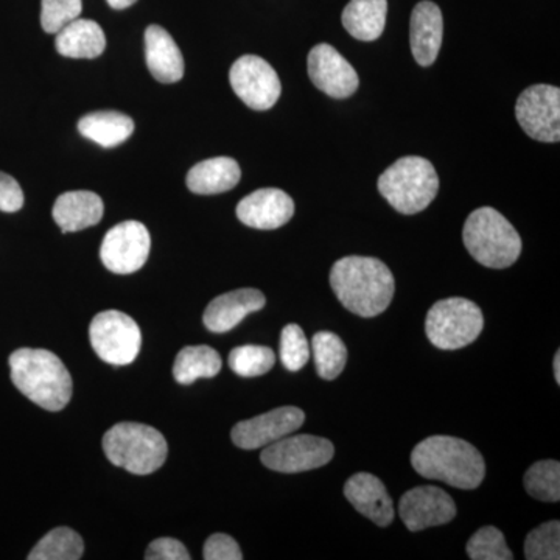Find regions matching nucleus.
<instances>
[{
  "label": "nucleus",
  "instance_id": "c756f323",
  "mask_svg": "<svg viewBox=\"0 0 560 560\" xmlns=\"http://www.w3.org/2000/svg\"><path fill=\"white\" fill-rule=\"evenodd\" d=\"M275 363V350L265 346H241L230 353L231 370L243 378L260 377L270 372Z\"/></svg>",
  "mask_w": 560,
  "mask_h": 560
},
{
  "label": "nucleus",
  "instance_id": "412c9836",
  "mask_svg": "<svg viewBox=\"0 0 560 560\" xmlns=\"http://www.w3.org/2000/svg\"><path fill=\"white\" fill-rule=\"evenodd\" d=\"M145 60L151 75L161 83H176L184 77V58L171 33L160 25L145 31Z\"/></svg>",
  "mask_w": 560,
  "mask_h": 560
},
{
  "label": "nucleus",
  "instance_id": "5701e85b",
  "mask_svg": "<svg viewBox=\"0 0 560 560\" xmlns=\"http://www.w3.org/2000/svg\"><path fill=\"white\" fill-rule=\"evenodd\" d=\"M55 47L62 57L91 60L105 51V32L97 22L79 18L57 33Z\"/></svg>",
  "mask_w": 560,
  "mask_h": 560
},
{
  "label": "nucleus",
  "instance_id": "2f4dec72",
  "mask_svg": "<svg viewBox=\"0 0 560 560\" xmlns=\"http://www.w3.org/2000/svg\"><path fill=\"white\" fill-rule=\"evenodd\" d=\"M311 342L298 324L283 327L280 335V361L291 372L301 371L311 360Z\"/></svg>",
  "mask_w": 560,
  "mask_h": 560
},
{
  "label": "nucleus",
  "instance_id": "a211bd4d",
  "mask_svg": "<svg viewBox=\"0 0 560 560\" xmlns=\"http://www.w3.org/2000/svg\"><path fill=\"white\" fill-rule=\"evenodd\" d=\"M444 38V20L440 7L430 0H422L411 14L410 43L415 60L429 68L440 55Z\"/></svg>",
  "mask_w": 560,
  "mask_h": 560
},
{
  "label": "nucleus",
  "instance_id": "4c0bfd02",
  "mask_svg": "<svg viewBox=\"0 0 560 560\" xmlns=\"http://www.w3.org/2000/svg\"><path fill=\"white\" fill-rule=\"evenodd\" d=\"M109 3L110 9L125 10L128 7L135 5L138 0H106Z\"/></svg>",
  "mask_w": 560,
  "mask_h": 560
},
{
  "label": "nucleus",
  "instance_id": "39448f33",
  "mask_svg": "<svg viewBox=\"0 0 560 560\" xmlns=\"http://www.w3.org/2000/svg\"><path fill=\"white\" fill-rule=\"evenodd\" d=\"M378 190L397 212L415 215L436 198L440 176L425 158L405 156L382 173Z\"/></svg>",
  "mask_w": 560,
  "mask_h": 560
},
{
  "label": "nucleus",
  "instance_id": "9d476101",
  "mask_svg": "<svg viewBox=\"0 0 560 560\" xmlns=\"http://www.w3.org/2000/svg\"><path fill=\"white\" fill-rule=\"evenodd\" d=\"M515 116L523 131L539 142H559L560 90L550 84H536L523 91L515 105Z\"/></svg>",
  "mask_w": 560,
  "mask_h": 560
},
{
  "label": "nucleus",
  "instance_id": "cd10ccee",
  "mask_svg": "<svg viewBox=\"0 0 560 560\" xmlns=\"http://www.w3.org/2000/svg\"><path fill=\"white\" fill-rule=\"evenodd\" d=\"M84 544L80 534L70 528H55L47 533L33 548L28 560H79Z\"/></svg>",
  "mask_w": 560,
  "mask_h": 560
},
{
  "label": "nucleus",
  "instance_id": "7ed1b4c3",
  "mask_svg": "<svg viewBox=\"0 0 560 560\" xmlns=\"http://www.w3.org/2000/svg\"><path fill=\"white\" fill-rule=\"evenodd\" d=\"M10 371L13 385L44 410L61 411L72 399L70 372L49 350H14L10 355Z\"/></svg>",
  "mask_w": 560,
  "mask_h": 560
},
{
  "label": "nucleus",
  "instance_id": "f257e3e1",
  "mask_svg": "<svg viewBox=\"0 0 560 560\" xmlns=\"http://www.w3.org/2000/svg\"><path fill=\"white\" fill-rule=\"evenodd\" d=\"M330 285L338 301L361 318H374L389 307L394 298V276L382 260L349 256L335 261Z\"/></svg>",
  "mask_w": 560,
  "mask_h": 560
},
{
  "label": "nucleus",
  "instance_id": "6ab92c4d",
  "mask_svg": "<svg viewBox=\"0 0 560 560\" xmlns=\"http://www.w3.org/2000/svg\"><path fill=\"white\" fill-rule=\"evenodd\" d=\"M345 495L361 515L375 525L385 528L393 523V500L385 485L374 475L361 471L350 477L345 486Z\"/></svg>",
  "mask_w": 560,
  "mask_h": 560
},
{
  "label": "nucleus",
  "instance_id": "f03ea898",
  "mask_svg": "<svg viewBox=\"0 0 560 560\" xmlns=\"http://www.w3.org/2000/svg\"><path fill=\"white\" fill-rule=\"evenodd\" d=\"M411 464L423 478L463 490L480 488L486 475L481 453L470 442L452 436H431L419 442L411 453Z\"/></svg>",
  "mask_w": 560,
  "mask_h": 560
},
{
  "label": "nucleus",
  "instance_id": "aec40b11",
  "mask_svg": "<svg viewBox=\"0 0 560 560\" xmlns=\"http://www.w3.org/2000/svg\"><path fill=\"white\" fill-rule=\"evenodd\" d=\"M105 206L97 194L90 190L66 191L55 201V223L65 232H79L101 223Z\"/></svg>",
  "mask_w": 560,
  "mask_h": 560
},
{
  "label": "nucleus",
  "instance_id": "20e7f679",
  "mask_svg": "<svg viewBox=\"0 0 560 560\" xmlns=\"http://www.w3.org/2000/svg\"><path fill=\"white\" fill-rule=\"evenodd\" d=\"M464 246L482 267L503 270L518 260L522 238L499 210L480 208L470 213L463 231Z\"/></svg>",
  "mask_w": 560,
  "mask_h": 560
},
{
  "label": "nucleus",
  "instance_id": "2eb2a0df",
  "mask_svg": "<svg viewBox=\"0 0 560 560\" xmlns=\"http://www.w3.org/2000/svg\"><path fill=\"white\" fill-rule=\"evenodd\" d=\"M308 75L319 91L334 98H348L359 90V75L330 44H318L308 54Z\"/></svg>",
  "mask_w": 560,
  "mask_h": 560
},
{
  "label": "nucleus",
  "instance_id": "393cba45",
  "mask_svg": "<svg viewBox=\"0 0 560 560\" xmlns=\"http://www.w3.org/2000/svg\"><path fill=\"white\" fill-rule=\"evenodd\" d=\"M79 131L103 149H114L131 138L135 121L116 110H98L88 114L79 121Z\"/></svg>",
  "mask_w": 560,
  "mask_h": 560
},
{
  "label": "nucleus",
  "instance_id": "f8f14e48",
  "mask_svg": "<svg viewBox=\"0 0 560 560\" xmlns=\"http://www.w3.org/2000/svg\"><path fill=\"white\" fill-rule=\"evenodd\" d=\"M151 238L145 224L140 221H124L106 232L102 242L101 259L116 275H131L147 264Z\"/></svg>",
  "mask_w": 560,
  "mask_h": 560
},
{
  "label": "nucleus",
  "instance_id": "c85d7f7f",
  "mask_svg": "<svg viewBox=\"0 0 560 560\" xmlns=\"http://www.w3.org/2000/svg\"><path fill=\"white\" fill-rule=\"evenodd\" d=\"M525 489L533 499L558 503L560 500V464L555 459L539 460L525 474Z\"/></svg>",
  "mask_w": 560,
  "mask_h": 560
},
{
  "label": "nucleus",
  "instance_id": "b1692460",
  "mask_svg": "<svg viewBox=\"0 0 560 560\" xmlns=\"http://www.w3.org/2000/svg\"><path fill=\"white\" fill-rule=\"evenodd\" d=\"M388 0H350L342 10L341 22L350 36L371 43L383 35Z\"/></svg>",
  "mask_w": 560,
  "mask_h": 560
},
{
  "label": "nucleus",
  "instance_id": "a878e982",
  "mask_svg": "<svg viewBox=\"0 0 560 560\" xmlns=\"http://www.w3.org/2000/svg\"><path fill=\"white\" fill-rule=\"evenodd\" d=\"M223 366L220 353L209 346H189L180 350L173 364V375L180 385H191L200 378L219 375Z\"/></svg>",
  "mask_w": 560,
  "mask_h": 560
},
{
  "label": "nucleus",
  "instance_id": "1a4fd4ad",
  "mask_svg": "<svg viewBox=\"0 0 560 560\" xmlns=\"http://www.w3.org/2000/svg\"><path fill=\"white\" fill-rule=\"evenodd\" d=\"M334 444L312 434H296L272 442L261 452L260 460L270 470L280 474H301L319 469L334 459Z\"/></svg>",
  "mask_w": 560,
  "mask_h": 560
},
{
  "label": "nucleus",
  "instance_id": "e433bc0d",
  "mask_svg": "<svg viewBox=\"0 0 560 560\" xmlns=\"http://www.w3.org/2000/svg\"><path fill=\"white\" fill-rule=\"evenodd\" d=\"M24 206V191L20 183L7 173L0 172V210L7 213L18 212Z\"/></svg>",
  "mask_w": 560,
  "mask_h": 560
},
{
  "label": "nucleus",
  "instance_id": "f3484780",
  "mask_svg": "<svg viewBox=\"0 0 560 560\" xmlns=\"http://www.w3.org/2000/svg\"><path fill=\"white\" fill-rule=\"evenodd\" d=\"M267 304V298L256 289L230 291L215 298L206 308L205 326L213 334H226L237 327L250 313L259 312Z\"/></svg>",
  "mask_w": 560,
  "mask_h": 560
},
{
  "label": "nucleus",
  "instance_id": "c9c22d12",
  "mask_svg": "<svg viewBox=\"0 0 560 560\" xmlns=\"http://www.w3.org/2000/svg\"><path fill=\"white\" fill-rule=\"evenodd\" d=\"M147 560H189L187 548L179 540L162 537L151 541L145 552Z\"/></svg>",
  "mask_w": 560,
  "mask_h": 560
},
{
  "label": "nucleus",
  "instance_id": "72a5a7b5",
  "mask_svg": "<svg viewBox=\"0 0 560 560\" xmlns=\"http://www.w3.org/2000/svg\"><path fill=\"white\" fill-rule=\"evenodd\" d=\"M81 11V0H43L40 25L44 32L57 35L70 22L79 20Z\"/></svg>",
  "mask_w": 560,
  "mask_h": 560
},
{
  "label": "nucleus",
  "instance_id": "f704fd0d",
  "mask_svg": "<svg viewBox=\"0 0 560 560\" xmlns=\"http://www.w3.org/2000/svg\"><path fill=\"white\" fill-rule=\"evenodd\" d=\"M202 558L206 560H242L243 555L237 541L228 534H213L205 544Z\"/></svg>",
  "mask_w": 560,
  "mask_h": 560
},
{
  "label": "nucleus",
  "instance_id": "4be33fe9",
  "mask_svg": "<svg viewBox=\"0 0 560 560\" xmlns=\"http://www.w3.org/2000/svg\"><path fill=\"white\" fill-rule=\"evenodd\" d=\"M241 165L232 158L220 156L195 165L187 173V187L197 195H217L241 183Z\"/></svg>",
  "mask_w": 560,
  "mask_h": 560
},
{
  "label": "nucleus",
  "instance_id": "0eeeda50",
  "mask_svg": "<svg viewBox=\"0 0 560 560\" xmlns=\"http://www.w3.org/2000/svg\"><path fill=\"white\" fill-rule=\"evenodd\" d=\"M485 318L475 302L448 298L436 302L425 319V334L431 345L442 350L466 348L480 337Z\"/></svg>",
  "mask_w": 560,
  "mask_h": 560
},
{
  "label": "nucleus",
  "instance_id": "58836bf2",
  "mask_svg": "<svg viewBox=\"0 0 560 560\" xmlns=\"http://www.w3.org/2000/svg\"><path fill=\"white\" fill-rule=\"evenodd\" d=\"M552 366H555V378L556 383L560 385V352H556L555 361H552Z\"/></svg>",
  "mask_w": 560,
  "mask_h": 560
},
{
  "label": "nucleus",
  "instance_id": "473e14b6",
  "mask_svg": "<svg viewBox=\"0 0 560 560\" xmlns=\"http://www.w3.org/2000/svg\"><path fill=\"white\" fill-rule=\"evenodd\" d=\"M525 558L528 560L560 559V523L547 522L530 530L525 540Z\"/></svg>",
  "mask_w": 560,
  "mask_h": 560
},
{
  "label": "nucleus",
  "instance_id": "7c9ffc66",
  "mask_svg": "<svg viewBox=\"0 0 560 560\" xmlns=\"http://www.w3.org/2000/svg\"><path fill=\"white\" fill-rule=\"evenodd\" d=\"M466 551L471 560L514 559L503 533L495 526H485V528L478 529L467 541Z\"/></svg>",
  "mask_w": 560,
  "mask_h": 560
},
{
  "label": "nucleus",
  "instance_id": "423d86ee",
  "mask_svg": "<svg viewBox=\"0 0 560 560\" xmlns=\"http://www.w3.org/2000/svg\"><path fill=\"white\" fill-rule=\"evenodd\" d=\"M102 445L114 466L135 475L160 470L168 455L167 441L161 431L143 423H117L106 431Z\"/></svg>",
  "mask_w": 560,
  "mask_h": 560
},
{
  "label": "nucleus",
  "instance_id": "dca6fc26",
  "mask_svg": "<svg viewBox=\"0 0 560 560\" xmlns=\"http://www.w3.org/2000/svg\"><path fill=\"white\" fill-rule=\"evenodd\" d=\"M294 215V202L280 189H260L243 198L237 217L254 230L272 231L289 223Z\"/></svg>",
  "mask_w": 560,
  "mask_h": 560
},
{
  "label": "nucleus",
  "instance_id": "6e6552de",
  "mask_svg": "<svg viewBox=\"0 0 560 560\" xmlns=\"http://www.w3.org/2000/svg\"><path fill=\"white\" fill-rule=\"evenodd\" d=\"M90 340L92 349L105 363L127 366L138 359L142 331L131 316L119 311H106L92 319Z\"/></svg>",
  "mask_w": 560,
  "mask_h": 560
},
{
  "label": "nucleus",
  "instance_id": "bb28decb",
  "mask_svg": "<svg viewBox=\"0 0 560 560\" xmlns=\"http://www.w3.org/2000/svg\"><path fill=\"white\" fill-rule=\"evenodd\" d=\"M316 372L324 381H335L348 363V349L337 334L318 331L311 342Z\"/></svg>",
  "mask_w": 560,
  "mask_h": 560
},
{
  "label": "nucleus",
  "instance_id": "9b49d317",
  "mask_svg": "<svg viewBox=\"0 0 560 560\" xmlns=\"http://www.w3.org/2000/svg\"><path fill=\"white\" fill-rule=\"evenodd\" d=\"M230 81L238 98L254 110L271 109L282 92L278 72L256 55L238 58L232 65Z\"/></svg>",
  "mask_w": 560,
  "mask_h": 560
},
{
  "label": "nucleus",
  "instance_id": "4468645a",
  "mask_svg": "<svg viewBox=\"0 0 560 560\" xmlns=\"http://www.w3.org/2000/svg\"><path fill=\"white\" fill-rule=\"evenodd\" d=\"M401 522L411 533L442 526L456 517V504L447 492L434 486H420L405 492L399 503Z\"/></svg>",
  "mask_w": 560,
  "mask_h": 560
},
{
  "label": "nucleus",
  "instance_id": "ddd939ff",
  "mask_svg": "<svg viewBox=\"0 0 560 560\" xmlns=\"http://www.w3.org/2000/svg\"><path fill=\"white\" fill-rule=\"evenodd\" d=\"M304 422L305 412L301 408H276L256 418L242 420L232 429L231 438L243 451H256L293 434Z\"/></svg>",
  "mask_w": 560,
  "mask_h": 560
}]
</instances>
